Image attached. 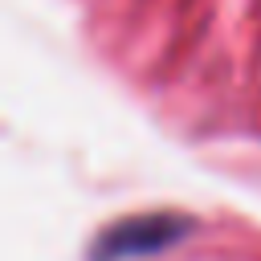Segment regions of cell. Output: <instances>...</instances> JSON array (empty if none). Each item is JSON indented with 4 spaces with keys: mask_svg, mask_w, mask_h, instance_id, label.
I'll use <instances>...</instances> for the list:
<instances>
[{
    "mask_svg": "<svg viewBox=\"0 0 261 261\" xmlns=\"http://www.w3.org/2000/svg\"><path fill=\"white\" fill-rule=\"evenodd\" d=\"M192 228H196V220L184 216V212H171V208L118 216V220H110L90 241V261H135V257H151V253H163V249L179 245Z\"/></svg>",
    "mask_w": 261,
    "mask_h": 261,
    "instance_id": "1",
    "label": "cell"
}]
</instances>
